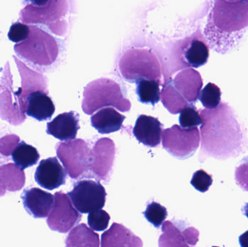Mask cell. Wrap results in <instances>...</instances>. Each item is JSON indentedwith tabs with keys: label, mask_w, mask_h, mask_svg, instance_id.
Masks as SVG:
<instances>
[{
	"label": "cell",
	"mask_w": 248,
	"mask_h": 247,
	"mask_svg": "<svg viewBox=\"0 0 248 247\" xmlns=\"http://www.w3.org/2000/svg\"><path fill=\"white\" fill-rule=\"evenodd\" d=\"M201 126L200 161L210 157L218 160L237 158L246 152L248 141L234 110L221 102L214 110H200Z\"/></svg>",
	"instance_id": "6da1fadb"
},
{
	"label": "cell",
	"mask_w": 248,
	"mask_h": 247,
	"mask_svg": "<svg viewBox=\"0 0 248 247\" xmlns=\"http://www.w3.org/2000/svg\"><path fill=\"white\" fill-rule=\"evenodd\" d=\"M182 67L198 68L205 65L209 58V46L201 30L186 38L182 44Z\"/></svg>",
	"instance_id": "8fae6325"
},
{
	"label": "cell",
	"mask_w": 248,
	"mask_h": 247,
	"mask_svg": "<svg viewBox=\"0 0 248 247\" xmlns=\"http://www.w3.org/2000/svg\"><path fill=\"white\" fill-rule=\"evenodd\" d=\"M136 93L139 100L144 104H151L155 106L160 99V81L158 80H149L140 78L136 81Z\"/></svg>",
	"instance_id": "44dd1931"
},
{
	"label": "cell",
	"mask_w": 248,
	"mask_h": 247,
	"mask_svg": "<svg viewBox=\"0 0 248 247\" xmlns=\"http://www.w3.org/2000/svg\"><path fill=\"white\" fill-rule=\"evenodd\" d=\"M221 91L219 87L208 83L199 96L200 101L207 110H214L221 104Z\"/></svg>",
	"instance_id": "603a6c76"
},
{
	"label": "cell",
	"mask_w": 248,
	"mask_h": 247,
	"mask_svg": "<svg viewBox=\"0 0 248 247\" xmlns=\"http://www.w3.org/2000/svg\"><path fill=\"white\" fill-rule=\"evenodd\" d=\"M190 183L195 189L200 192L205 193L212 185L213 178L204 170H199L193 174Z\"/></svg>",
	"instance_id": "4316f807"
},
{
	"label": "cell",
	"mask_w": 248,
	"mask_h": 247,
	"mask_svg": "<svg viewBox=\"0 0 248 247\" xmlns=\"http://www.w3.org/2000/svg\"><path fill=\"white\" fill-rule=\"evenodd\" d=\"M158 239L159 247H195L199 241L200 232L183 220L165 221Z\"/></svg>",
	"instance_id": "9c48e42d"
},
{
	"label": "cell",
	"mask_w": 248,
	"mask_h": 247,
	"mask_svg": "<svg viewBox=\"0 0 248 247\" xmlns=\"http://www.w3.org/2000/svg\"><path fill=\"white\" fill-rule=\"evenodd\" d=\"M78 115L69 112L58 115L46 125V133L61 141H72L77 137L80 126Z\"/></svg>",
	"instance_id": "9a60e30c"
},
{
	"label": "cell",
	"mask_w": 248,
	"mask_h": 247,
	"mask_svg": "<svg viewBox=\"0 0 248 247\" xmlns=\"http://www.w3.org/2000/svg\"><path fill=\"white\" fill-rule=\"evenodd\" d=\"M101 247H143V242L123 225L113 223L102 234Z\"/></svg>",
	"instance_id": "2e32d148"
},
{
	"label": "cell",
	"mask_w": 248,
	"mask_h": 247,
	"mask_svg": "<svg viewBox=\"0 0 248 247\" xmlns=\"http://www.w3.org/2000/svg\"><path fill=\"white\" fill-rule=\"evenodd\" d=\"M239 242L241 247H248V231L239 237Z\"/></svg>",
	"instance_id": "4dcf8cb0"
},
{
	"label": "cell",
	"mask_w": 248,
	"mask_h": 247,
	"mask_svg": "<svg viewBox=\"0 0 248 247\" xmlns=\"http://www.w3.org/2000/svg\"><path fill=\"white\" fill-rule=\"evenodd\" d=\"M179 123L183 129H193L202 124L199 112L194 105L186 106L181 111Z\"/></svg>",
	"instance_id": "d4e9b609"
},
{
	"label": "cell",
	"mask_w": 248,
	"mask_h": 247,
	"mask_svg": "<svg viewBox=\"0 0 248 247\" xmlns=\"http://www.w3.org/2000/svg\"><path fill=\"white\" fill-rule=\"evenodd\" d=\"M144 218L149 223L156 229H159L164 223L168 216L167 209L155 202L147 204L146 210L143 212Z\"/></svg>",
	"instance_id": "cb8c5ba5"
},
{
	"label": "cell",
	"mask_w": 248,
	"mask_h": 247,
	"mask_svg": "<svg viewBox=\"0 0 248 247\" xmlns=\"http://www.w3.org/2000/svg\"><path fill=\"white\" fill-rule=\"evenodd\" d=\"M110 216L103 210H97L89 213L88 224L90 229L96 232H103L107 229Z\"/></svg>",
	"instance_id": "484cf974"
},
{
	"label": "cell",
	"mask_w": 248,
	"mask_h": 247,
	"mask_svg": "<svg viewBox=\"0 0 248 247\" xmlns=\"http://www.w3.org/2000/svg\"><path fill=\"white\" fill-rule=\"evenodd\" d=\"M67 194L74 207L84 214L102 210L107 196L106 189L98 181L84 179L74 183L72 191Z\"/></svg>",
	"instance_id": "52a82bcc"
},
{
	"label": "cell",
	"mask_w": 248,
	"mask_h": 247,
	"mask_svg": "<svg viewBox=\"0 0 248 247\" xmlns=\"http://www.w3.org/2000/svg\"><path fill=\"white\" fill-rule=\"evenodd\" d=\"M242 212H243V215L248 218V203H246L243 207H242Z\"/></svg>",
	"instance_id": "d6a6232c"
},
{
	"label": "cell",
	"mask_w": 248,
	"mask_h": 247,
	"mask_svg": "<svg viewBox=\"0 0 248 247\" xmlns=\"http://www.w3.org/2000/svg\"><path fill=\"white\" fill-rule=\"evenodd\" d=\"M125 117L113 107L97 111L91 117L92 126L102 134H109L122 129Z\"/></svg>",
	"instance_id": "ac0fdd59"
},
{
	"label": "cell",
	"mask_w": 248,
	"mask_h": 247,
	"mask_svg": "<svg viewBox=\"0 0 248 247\" xmlns=\"http://www.w3.org/2000/svg\"><path fill=\"white\" fill-rule=\"evenodd\" d=\"M114 144L110 139L99 140L92 149L93 163L91 167L92 178L103 181L107 184L111 176L115 158Z\"/></svg>",
	"instance_id": "30bf717a"
},
{
	"label": "cell",
	"mask_w": 248,
	"mask_h": 247,
	"mask_svg": "<svg viewBox=\"0 0 248 247\" xmlns=\"http://www.w3.org/2000/svg\"><path fill=\"white\" fill-rule=\"evenodd\" d=\"M202 84V77L198 71L192 68L182 71L162 90L163 105L173 114L181 113L199 99Z\"/></svg>",
	"instance_id": "3957f363"
},
{
	"label": "cell",
	"mask_w": 248,
	"mask_h": 247,
	"mask_svg": "<svg viewBox=\"0 0 248 247\" xmlns=\"http://www.w3.org/2000/svg\"></svg>",
	"instance_id": "836d02e7"
},
{
	"label": "cell",
	"mask_w": 248,
	"mask_h": 247,
	"mask_svg": "<svg viewBox=\"0 0 248 247\" xmlns=\"http://www.w3.org/2000/svg\"><path fill=\"white\" fill-rule=\"evenodd\" d=\"M163 125L158 119L141 115L136 120L133 133L136 139L147 146L157 147L160 144Z\"/></svg>",
	"instance_id": "5bb4252c"
},
{
	"label": "cell",
	"mask_w": 248,
	"mask_h": 247,
	"mask_svg": "<svg viewBox=\"0 0 248 247\" xmlns=\"http://www.w3.org/2000/svg\"><path fill=\"white\" fill-rule=\"evenodd\" d=\"M55 111V106L52 99L43 91L31 93L26 100V115L39 121L49 120Z\"/></svg>",
	"instance_id": "e0dca14e"
},
{
	"label": "cell",
	"mask_w": 248,
	"mask_h": 247,
	"mask_svg": "<svg viewBox=\"0 0 248 247\" xmlns=\"http://www.w3.org/2000/svg\"><path fill=\"white\" fill-rule=\"evenodd\" d=\"M204 29L211 49L225 55L240 44L248 28V0L213 1Z\"/></svg>",
	"instance_id": "7a4b0ae2"
},
{
	"label": "cell",
	"mask_w": 248,
	"mask_h": 247,
	"mask_svg": "<svg viewBox=\"0 0 248 247\" xmlns=\"http://www.w3.org/2000/svg\"><path fill=\"white\" fill-rule=\"evenodd\" d=\"M30 33L29 26L24 23L16 22L10 26L8 38L15 43H20L26 41Z\"/></svg>",
	"instance_id": "83f0119b"
},
{
	"label": "cell",
	"mask_w": 248,
	"mask_h": 247,
	"mask_svg": "<svg viewBox=\"0 0 248 247\" xmlns=\"http://www.w3.org/2000/svg\"><path fill=\"white\" fill-rule=\"evenodd\" d=\"M235 181L243 191H248V156L236 168Z\"/></svg>",
	"instance_id": "f1b7e54d"
},
{
	"label": "cell",
	"mask_w": 248,
	"mask_h": 247,
	"mask_svg": "<svg viewBox=\"0 0 248 247\" xmlns=\"http://www.w3.org/2000/svg\"><path fill=\"white\" fill-rule=\"evenodd\" d=\"M6 191H7V189H6L4 186L3 185L2 183L0 181V197H3L5 194Z\"/></svg>",
	"instance_id": "1f68e13d"
},
{
	"label": "cell",
	"mask_w": 248,
	"mask_h": 247,
	"mask_svg": "<svg viewBox=\"0 0 248 247\" xmlns=\"http://www.w3.org/2000/svg\"><path fill=\"white\" fill-rule=\"evenodd\" d=\"M12 158L18 168L24 170L36 165L40 155L36 148L22 141L13 151Z\"/></svg>",
	"instance_id": "7402d4cb"
},
{
	"label": "cell",
	"mask_w": 248,
	"mask_h": 247,
	"mask_svg": "<svg viewBox=\"0 0 248 247\" xmlns=\"http://www.w3.org/2000/svg\"><path fill=\"white\" fill-rule=\"evenodd\" d=\"M65 243V247H100V236L85 223H81L70 232Z\"/></svg>",
	"instance_id": "d6986e66"
},
{
	"label": "cell",
	"mask_w": 248,
	"mask_h": 247,
	"mask_svg": "<svg viewBox=\"0 0 248 247\" xmlns=\"http://www.w3.org/2000/svg\"><path fill=\"white\" fill-rule=\"evenodd\" d=\"M163 146L169 154L180 160L191 158L200 146L198 128L183 129L174 125L163 131Z\"/></svg>",
	"instance_id": "8992f818"
},
{
	"label": "cell",
	"mask_w": 248,
	"mask_h": 247,
	"mask_svg": "<svg viewBox=\"0 0 248 247\" xmlns=\"http://www.w3.org/2000/svg\"><path fill=\"white\" fill-rule=\"evenodd\" d=\"M20 143V138L16 135H7L0 139V154L9 157Z\"/></svg>",
	"instance_id": "f546056e"
},
{
	"label": "cell",
	"mask_w": 248,
	"mask_h": 247,
	"mask_svg": "<svg viewBox=\"0 0 248 247\" xmlns=\"http://www.w3.org/2000/svg\"><path fill=\"white\" fill-rule=\"evenodd\" d=\"M34 178L42 188L54 190L65 184L67 172L57 158H49L39 162Z\"/></svg>",
	"instance_id": "7c38bea8"
},
{
	"label": "cell",
	"mask_w": 248,
	"mask_h": 247,
	"mask_svg": "<svg viewBox=\"0 0 248 247\" xmlns=\"http://www.w3.org/2000/svg\"><path fill=\"white\" fill-rule=\"evenodd\" d=\"M81 213L74 207L68 194L62 191L55 194V204L46 219L49 229L54 232L66 233L81 220Z\"/></svg>",
	"instance_id": "ba28073f"
},
{
	"label": "cell",
	"mask_w": 248,
	"mask_h": 247,
	"mask_svg": "<svg viewBox=\"0 0 248 247\" xmlns=\"http://www.w3.org/2000/svg\"><path fill=\"white\" fill-rule=\"evenodd\" d=\"M29 29L28 39L15 46L16 54L33 68L53 63L58 54L55 39L37 26H30Z\"/></svg>",
	"instance_id": "277c9868"
},
{
	"label": "cell",
	"mask_w": 248,
	"mask_h": 247,
	"mask_svg": "<svg viewBox=\"0 0 248 247\" xmlns=\"http://www.w3.org/2000/svg\"><path fill=\"white\" fill-rule=\"evenodd\" d=\"M0 181L7 191H20L25 186L26 175L16 164L7 163L0 167Z\"/></svg>",
	"instance_id": "ffe728a7"
},
{
	"label": "cell",
	"mask_w": 248,
	"mask_h": 247,
	"mask_svg": "<svg viewBox=\"0 0 248 247\" xmlns=\"http://www.w3.org/2000/svg\"><path fill=\"white\" fill-rule=\"evenodd\" d=\"M57 155L72 179L92 178V149L82 139L58 143Z\"/></svg>",
	"instance_id": "5b68a950"
},
{
	"label": "cell",
	"mask_w": 248,
	"mask_h": 247,
	"mask_svg": "<svg viewBox=\"0 0 248 247\" xmlns=\"http://www.w3.org/2000/svg\"><path fill=\"white\" fill-rule=\"evenodd\" d=\"M21 199L26 212L34 218H47L55 204V196L36 187L23 190Z\"/></svg>",
	"instance_id": "4fadbf2b"
}]
</instances>
